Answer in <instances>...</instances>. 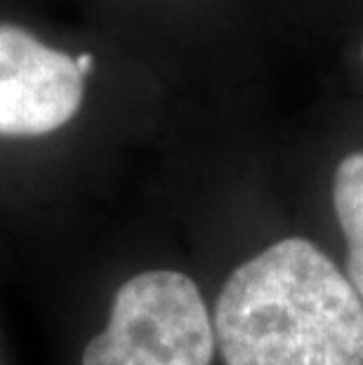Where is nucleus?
<instances>
[{"label": "nucleus", "instance_id": "3", "mask_svg": "<svg viewBox=\"0 0 363 365\" xmlns=\"http://www.w3.org/2000/svg\"><path fill=\"white\" fill-rule=\"evenodd\" d=\"M85 76L73 57L0 24V135L41 137L78 113Z\"/></svg>", "mask_w": 363, "mask_h": 365}, {"label": "nucleus", "instance_id": "1", "mask_svg": "<svg viewBox=\"0 0 363 365\" xmlns=\"http://www.w3.org/2000/svg\"><path fill=\"white\" fill-rule=\"evenodd\" d=\"M213 330L227 365H363V302L305 238L241 264L222 287Z\"/></svg>", "mask_w": 363, "mask_h": 365}, {"label": "nucleus", "instance_id": "5", "mask_svg": "<svg viewBox=\"0 0 363 365\" xmlns=\"http://www.w3.org/2000/svg\"><path fill=\"white\" fill-rule=\"evenodd\" d=\"M76 64H78V71L83 76H88L90 68H92V57L90 54H81V57H76Z\"/></svg>", "mask_w": 363, "mask_h": 365}, {"label": "nucleus", "instance_id": "4", "mask_svg": "<svg viewBox=\"0 0 363 365\" xmlns=\"http://www.w3.org/2000/svg\"><path fill=\"white\" fill-rule=\"evenodd\" d=\"M333 205L347 243V281L363 302V151L339 160L333 180Z\"/></svg>", "mask_w": 363, "mask_h": 365}, {"label": "nucleus", "instance_id": "2", "mask_svg": "<svg viewBox=\"0 0 363 365\" xmlns=\"http://www.w3.org/2000/svg\"><path fill=\"white\" fill-rule=\"evenodd\" d=\"M215 330L196 283L180 271H144L113 297L109 325L83 365H210Z\"/></svg>", "mask_w": 363, "mask_h": 365}, {"label": "nucleus", "instance_id": "6", "mask_svg": "<svg viewBox=\"0 0 363 365\" xmlns=\"http://www.w3.org/2000/svg\"><path fill=\"white\" fill-rule=\"evenodd\" d=\"M361 61H363V45H361Z\"/></svg>", "mask_w": 363, "mask_h": 365}]
</instances>
